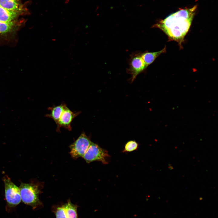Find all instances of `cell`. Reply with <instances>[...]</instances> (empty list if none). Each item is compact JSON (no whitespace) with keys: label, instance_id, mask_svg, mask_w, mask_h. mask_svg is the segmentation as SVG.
<instances>
[{"label":"cell","instance_id":"4","mask_svg":"<svg viewBox=\"0 0 218 218\" xmlns=\"http://www.w3.org/2000/svg\"><path fill=\"white\" fill-rule=\"evenodd\" d=\"M109 157V155L106 150L91 142L82 157L88 163L99 161L104 164H106L108 163L107 160Z\"/></svg>","mask_w":218,"mask_h":218},{"label":"cell","instance_id":"10","mask_svg":"<svg viewBox=\"0 0 218 218\" xmlns=\"http://www.w3.org/2000/svg\"><path fill=\"white\" fill-rule=\"evenodd\" d=\"M20 12L9 10L0 6V21L9 22L14 21Z\"/></svg>","mask_w":218,"mask_h":218},{"label":"cell","instance_id":"14","mask_svg":"<svg viewBox=\"0 0 218 218\" xmlns=\"http://www.w3.org/2000/svg\"><path fill=\"white\" fill-rule=\"evenodd\" d=\"M138 144L135 140H130L125 144L123 152H130L137 150Z\"/></svg>","mask_w":218,"mask_h":218},{"label":"cell","instance_id":"17","mask_svg":"<svg viewBox=\"0 0 218 218\" xmlns=\"http://www.w3.org/2000/svg\"><path fill=\"white\" fill-rule=\"evenodd\" d=\"M64 0V3L65 4H68L70 0Z\"/></svg>","mask_w":218,"mask_h":218},{"label":"cell","instance_id":"8","mask_svg":"<svg viewBox=\"0 0 218 218\" xmlns=\"http://www.w3.org/2000/svg\"><path fill=\"white\" fill-rule=\"evenodd\" d=\"M0 6L8 10L20 12L23 8L20 0H0Z\"/></svg>","mask_w":218,"mask_h":218},{"label":"cell","instance_id":"7","mask_svg":"<svg viewBox=\"0 0 218 218\" xmlns=\"http://www.w3.org/2000/svg\"><path fill=\"white\" fill-rule=\"evenodd\" d=\"M81 113V111H72L66 106L57 125L56 131L58 132L60 131L61 127H63L69 131L71 130L72 127L71 124L72 121Z\"/></svg>","mask_w":218,"mask_h":218},{"label":"cell","instance_id":"16","mask_svg":"<svg viewBox=\"0 0 218 218\" xmlns=\"http://www.w3.org/2000/svg\"><path fill=\"white\" fill-rule=\"evenodd\" d=\"M168 169L170 170H172L173 169V167L171 166H169L168 167Z\"/></svg>","mask_w":218,"mask_h":218},{"label":"cell","instance_id":"1","mask_svg":"<svg viewBox=\"0 0 218 218\" xmlns=\"http://www.w3.org/2000/svg\"><path fill=\"white\" fill-rule=\"evenodd\" d=\"M197 5L182 9L154 24L153 28L160 29L170 40L177 42L181 46L195 14Z\"/></svg>","mask_w":218,"mask_h":218},{"label":"cell","instance_id":"12","mask_svg":"<svg viewBox=\"0 0 218 218\" xmlns=\"http://www.w3.org/2000/svg\"><path fill=\"white\" fill-rule=\"evenodd\" d=\"M64 206L67 218H78L77 206L72 203L70 200Z\"/></svg>","mask_w":218,"mask_h":218},{"label":"cell","instance_id":"9","mask_svg":"<svg viewBox=\"0 0 218 218\" xmlns=\"http://www.w3.org/2000/svg\"><path fill=\"white\" fill-rule=\"evenodd\" d=\"M66 106L64 103L58 106H54L48 107V110L51 111L50 113L45 115L46 117L52 119L56 124H58L61 115Z\"/></svg>","mask_w":218,"mask_h":218},{"label":"cell","instance_id":"18","mask_svg":"<svg viewBox=\"0 0 218 218\" xmlns=\"http://www.w3.org/2000/svg\"><path fill=\"white\" fill-rule=\"evenodd\" d=\"M168 165H169V166H171V164H169Z\"/></svg>","mask_w":218,"mask_h":218},{"label":"cell","instance_id":"3","mask_svg":"<svg viewBox=\"0 0 218 218\" xmlns=\"http://www.w3.org/2000/svg\"><path fill=\"white\" fill-rule=\"evenodd\" d=\"M5 185V199L8 205L10 207H15L19 204L21 201L19 187L16 186L7 175L2 178Z\"/></svg>","mask_w":218,"mask_h":218},{"label":"cell","instance_id":"15","mask_svg":"<svg viewBox=\"0 0 218 218\" xmlns=\"http://www.w3.org/2000/svg\"><path fill=\"white\" fill-rule=\"evenodd\" d=\"M55 213L56 218H67L64 205L58 207Z\"/></svg>","mask_w":218,"mask_h":218},{"label":"cell","instance_id":"11","mask_svg":"<svg viewBox=\"0 0 218 218\" xmlns=\"http://www.w3.org/2000/svg\"><path fill=\"white\" fill-rule=\"evenodd\" d=\"M166 51V47L162 50L155 52L146 51L141 53L142 58L147 68L161 54Z\"/></svg>","mask_w":218,"mask_h":218},{"label":"cell","instance_id":"2","mask_svg":"<svg viewBox=\"0 0 218 218\" xmlns=\"http://www.w3.org/2000/svg\"><path fill=\"white\" fill-rule=\"evenodd\" d=\"M42 187L41 183L34 180H31L28 183L21 182L19 188L22 202L34 209L41 206V203L39 195Z\"/></svg>","mask_w":218,"mask_h":218},{"label":"cell","instance_id":"5","mask_svg":"<svg viewBox=\"0 0 218 218\" xmlns=\"http://www.w3.org/2000/svg\"><path fill=\"white\" fill-rule=\"evenodd\" d=\"M129 65L127 71L131 75L130 80L131 83L138 74L143 72L147 68L142 58L141 53L138 52L131 55Z\"/></svg>","mask_w":218,"mask_h":218},{"label":"cell","instance_id":"6","mask_svg":"<svg viewBox=\"0 0 218 218\" xmlns=\"http://www.w3.org/2000/svg\"><path fill=\"white\" fill-rule=\"evenodd\" d=\"M91 142L85 133H82L70 146L72 157L75 159L83 157Z\"/></svg>","mask_w":218,"mask_h":218},{"label":"cell","instance_id":"13","mask_svg":"<svg viewBox=\"0 0 218 218\" xmlns=\"http://www.w3.org/2000/svg\"><path fill=\"white\" fill-rule=\"evenodd\" d=\"M16 24L14 21L9 22L0 21V35L8 34L13 31L17 27Z\"/></svg>","mask_w":218,"mask_h":218}]
</instances>
